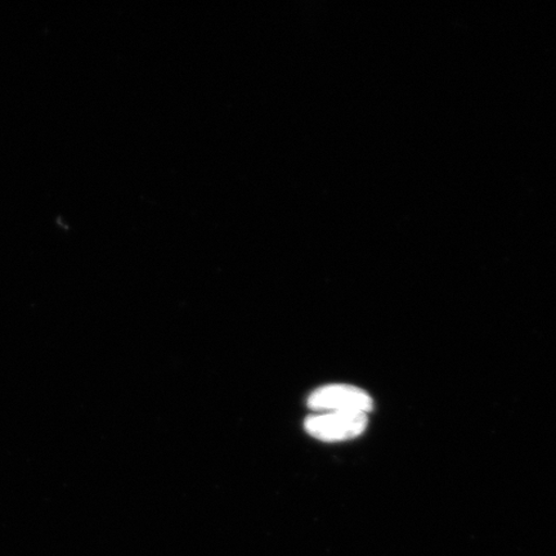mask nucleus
Segmentation results:
<instances>
[{
	"label": "nucleus",
	"instance_id": "nucleus-1",
	"mask_svg": "<svg viewBox=\"0 0 556 556\" xmlns=\"http://www.w3.org/2000/svg\"><path fill=\"white\" fill-rule=\"evenodd\" d=\"M367 416L361 413H326L312 415L304 428L312 437L325 442L353 440L365 432Z\"/></svg>",
	"mask_w": 556,
	"mask_h": 556
},
{
	"label": "nucleus",
	"instance_id": "nucleus-2",
	"mask_svg": "<svg viewBox=\"0 0 556 556\" xmlns=\"http://www.w3.org/2000/svg\"><path fill=\"white\" fill-rule=\"evenodd\" d=\"M308 406L318 413H361L372 409V399L363 389L333 384L317 389L308 399Z\"/></svg>",
	"mask_w": 556,
	"mask_h": 556
}]
</instances>
